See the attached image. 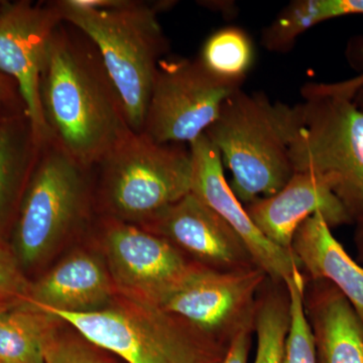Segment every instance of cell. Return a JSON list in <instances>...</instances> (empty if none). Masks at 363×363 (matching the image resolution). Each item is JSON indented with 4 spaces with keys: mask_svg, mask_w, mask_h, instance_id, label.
<instances>
[{
    "mask_svg": "<svg viewBox=\"0 0 363 363\" xmlns=\"http://www.w3.org/2000/svg\"><path fill=\"white\" fill-rule=\"evenodd\" d=\"M40 100L50 136L86 166L94 167L131 130L96 45L65 21L50 40Z\"/></svg>",
    "mask_w": 363,
    "mask_h": 363,
    "instance_id": "1",
    "label": "cell"
},
{
    "mask_svg": "<svg viewBox=\"0 0 363 363\" xmlns=\"http://www.w3.org/2000/svg\"><path fill=\"white\" fill-rule=\"evenodd\" d=\"M95 199L106 218L143 225L191 191L189 145L130 130L93 167Z\"/></svg>",
    "mask_w": 363,
    "mask_h": 363,
    "instance_id": "4",
    "label": "cell"
},
{
    "mask_svg": "<svg viewBox=\"0 0 363 363\" xmlns=\"http://www.w3.org/2000/svg\"><path fill=\"white\" fill-rule=\"evenodd\" d=\"M30 286L13 250L0 240V304L14 306L26 302Z\"/></svg>",
    "mask_w": 363,
    "mask_h": 363,
    "instance_id": "25",
    "label": "cell"
},
{
    "mask_svg": "<svg viewBox=\"0 0 363 363\" xmlns=\"http://www.w3.org/2000/svg\"><path fill=\"white\" fill-rule=\"evenodd\" d=\"M94 200L93 167L50 136L42 143L13 222V252L21 267L40 264L84 225Z\"/></svg>",
    "mask_w": 363,
    "mask_h": 363,
    "instance_id": "6",
    "label": "cell"
},
{
    "mask_svg": "<svg viewBox=\"0 0 363 363\" xmlns=\"http://www.w3.org/2000/svg\"><path fill=\"white\" fill-rule=\"evenodd\" d=\"M62 18L87 35L101 55L125 109L130 130L142 133L157 66L169 52L159 14L171 1L121 0L111 9L55 0Z\"/></svg>",
    "mask_w": 363,
    "mask_h": 363,
    "instance_id": "3",
    "label": "cell"
},
{
    "mask_svg": "<svg viewBox=\"0 0 363 363\" xmlns=\"http://www.w3.org/2000/svg\"><path fill=\"white\" fill-rule=\"evenodd\" d=\"M64 325L62 321L45 341V363H117L118 358L87 340L72 327L71 331L63 330Z\"/></svg>",
    "mask_w": 363,
    "mask_h": 363,
    "instance_id": "24",
    "label": "cell"
},
{
    "mask_svg": "<svg viewBox=\"0 0 363 363\" xmlns=\"http://www.w3.org/2000/svg\"><path fill=\"white\" fill-rule=\"evenodd\" d=\"M267 279L259 266L221 272L193 264L159 307L228 346L241 331L255 330L257 298Z\"/></svg>",
    "mask_w": 363,
    "mask_h": 363,
    "instance_id": "9",
    "label": "cell"
},
{
    "mask_svg": "<svg viewBox=\"0 0 363 363\" xmlns=\"http://www.w3.org/2000/svg\"><path fill=\"white\" fill-rule=\"evenodd\" d=\"M321 23L320 0H296L284 7L264 28L262 45L271 52H290L302 33Z\"/></svg>",
    "mask_w": 363,
    "mask_h": 363,
    "instance_id": "23",
    "label": "cell"
},
{
    "mask_svg": "<svg viewBox=\"0 0 363 363\" xmlns=\"http://www.w3.org/2000/svg\"><path fill=\"white\" fill-rule=\"evenodd\" d=\"M253 57L250 35L242 28L227 26L208 38L198 60L215 77L242 84Z\"/></svg>",
    "mask_w": 363,
    "mask_h": 363,
    "instance_id": "21",
    "label": "cell"
},
{
    "mask_svg": "<svg viewBox=\"0 0 363 363\" xmlns=\"http://www.w3.org/2000/svg\"><path fill=\"white\" fill-rule=\"evenodd\" d=\"M59 318L23 302L0 311V363H45V341Z\"/></svg>",
    "mask_w": 363,
    "mask_h": 363,
    "instance_id": "19",
    "label": "cell"
},
{
    "mask_svg": "<svg viewBox=\"0 0 363 363\" xmlns=\"http://www.w3.org/2000/svg\"><path fill=\"white\" fill-rule=\"evenodd\" d=\"M304 123L302 104L272 101L240 88L224 102L205 135L233 174L229 183L247 206L279 192L294 175L290 147Z\"/></svg>",
    "mask_w": 363,
    "mask_h": 363,
    "instance_id": "2",
    "label": "cell"
},
{
    "mask_svg": "<svg viewBox=\"0 0 363 363\" xmlns=\"http://www.w3.org/2000/svg\"><path fill=\"white\" fill-rule=\"evenodd\" d=\"M104 245L116 293L159 306L193 262L171 243L135 224L106 218Z\"/></svg>",
    "mask_w": 363,
    "mask_h": 363,
    "instance_id": "10",
    "label": "cell"
},
{
    "mask_svg": "<svg viewBox=\"0 0 363 363\" xmlns=\"http://www.w3.org/2000/svg\"><path fill=\"white\" fill-rule=\"evenodd\" d=\"M285 284L290 296V327L286 334L283 363H319L314 336L305 313L304 272L296 269Z\"/></svg>",
    "mask_w": 363,
    "mask_h": 363,
    "instance_id": "22",
    "label": "cell"
},
{
    "mask_svg": "<svg viewBox=\"0 0 363 363\" xmlns=\"http://www.w3.org/2000/svg\"><path fill=\"white\" fill-rule=\"evenodd\" d=\"M140 227L168 241L198 266L221 272L257 266L240 235L192 193Z\"/></svg>",
    "mask_w": 363,
    "mask_h": 363,
    "instance_id": "12",
    "label": "cell"
},
{
    "mask_svg": "<svg viewBox=\"0 0 363 363\" xmlns=\"http://www.w3.org/2000/svg\"><path fill=\"white\" fill-rule=\"evenodd\" d=\"M192 157L191 191L240 235L255 264L272 281L285 283L296 269H302L293 252L267 240L255 225L224 175L220 152L203 135L189 145Z\"/></svg>",
    "mask_w": 363,
    "mask_h": 363,
    "instance_id": "13",
    "label": "cell"
},
{
    "mask_svg": "<svg viewBox=\"0 0 363 363\" xmlns=\"http://www.w3.org/2000/svg\"><path fill=\"white\" fill-rule=\"evenodd\" d=\"M289 327L290 296L286 284L267 279L257 298L255 363H283Z\"/></svg>",
    "mask_w": 363,
    "mask_h": 363,
    "instance_id": "20",
    "label": "cell"
},
{
    "mask_svg": "<svg viewBox=\"0 0 363 363\" xmlns=\"http://www.w3.org/2000/svg\"><path fill=\"white\" fill-rule=\"evenodd\" d=\"M303 97L304 123L290 147L294 174L323 182L355 223L363 219V112L345 97Z\"/></svg>",
    "mask_w": 363,
    "mask_h": 363,
    "instance_id": "7",
    "label": "cell"
},
{
    "mask_svg": "<svg viewBox=\"0 0 363 363\" xmlns=\"http://www.w3.org/2000/svg\"><path fill=\"white\" fill-rule=\"evenodd\" d=\"M354 241L355 250H357V262L363 267V219L355 222Z\"/></svg>",
    "mask_w": 363,
    "mask_h": 363,
    "instance_id": "30",
    "label": "cell"
},
{
    "mask_svg": "<svg viewBox=\"0 0 363 363\" xmlns=\"http://www.w3.org/2000/svg\"><path fill=\"white\" fill-rule=\"evenodd\" d=\"M346 58L348 63L355 70L360 72L357 77L342 81V82L331 83H308L303 87L304 94L336 95L352 99L355 90L363 84V35L352 38L346 48Z\"/></svg>",
    "mask_w": 363,
    "mask_h": 363,
    "instance_id": "26",
    "label": "cell"
},
{
    "mask_svg": "<svg viewBox=\"0 0 363 363\" xmlns=\"http://www.w3.org/2000/svg\"><path fill=\"white\" fill-rule=\"evenodd\" d=\"M320 9L323 23L340 16H363V0H320Z\"/></svg>",
    "mask_w": 363,
    "mask_h": 363,
    "instance_id": "28",
    "label": "cell"
},
{
    "mask_svg": "<svg viewBox=\"0 0 363 363\" xmlns=\"http://www.w3.org/2000/svg\"><path fill=\"white\" fill-rule=\"evenodd\" d=\"M26 107L18 83L0 71V116L25 113Z\"/></svg>",
    "mask_w": 363,
    "mask_h": 363,
    "instance_id": "27",
    "label": "cell"
},
{
    "mask_svg": "<svg viewBox=\"0 0 363 363\" xmlns=\"http://www.w3.org/2000/svg\"><path fill=\"white\" fill-rule=\"evenodd\" d=\"M40 147L26 112L0 116V231L13 225Z\"/></svg>",
    "mask_w": 363,
    "mask_h": 363,
    "instance_id": "18",
    "label": "cell"
},
{
    "mask_svg": "<svg viewBox=\"0 0 363 363\" xmlns=\"http://www.w3.org/2000/svg\"><path fill=\"white\" fill-rule=\"evenodd\" d=\"M306 316L319 363H363V323L330 281L306 278Z\"/></svg>",
    "mask_w": 363,
    "mask_h": 363,
    "instance_id": "16",
    "label": "cell"
},
{
    "mask_svg": "<svg viewBox=\"0 0 363 363\" xmlns=\"http://www.w3.org/2000/svg\"><path fill=\"white\" fill-rule=\"evenodd\" d=\"M260 233L274 245L293 252L298 227L316 213L323 215L331 228L353 224L330 189L308 173H295L276 194L245 206Z\"/></svg>",
    "mask_w": 363,
    "mask_h": 363,
    "instance_id": "14",
    "label": "cell"
},
{
    "mask_svg": "<svg viewBox=\"0 0 363 363\" xmlns=\"http://www.w3.org/2000/svg\"><path fill=\"white\" fill-rule=\"evenodd\" d=\"M48 313L125 363H220L228 347L159 306L118 294L97 311Z\"/></svg>",
    "mask_w": 363,
    "mask_h": 363,
    "instance_id": "5",
    "label": "cell"
},
{
    "mask_svg": "<svg viewBox=\"0 0 363 363\" xmlns=\"http://www.w3.org/2000/svg\"><path fill=\"white\" fill-rule=\"evenodd\" d=\"M241 85L215 77L198 58L166 57L157 66L142 133L157 143L190 145Z\"/></svg>",
    "mask_w": 363,
    "mask_h": 363,
    "instance_id": "8",
    "label": "cell"
},
{
    "mask_svg": "<svg viewBox=\"0 0 363 363\" xmlns=\"http://www.w3.org/2000/svg\"><path fill=\"white\" fill-rule=\"evenodd\" d=\"M353 104L357 105V108L363 112V84L355 90L354 95L352 97Z\"/></svg>",
    "mask_w": 363,
    "mask_h": 363,
    "instance_id": "31",
    "label": "cell"
},
{
    "mask_svg": "<svg viewBox=\"0 0 363 363\" xmlns=\"http://www.w3.org/2000/svg\"><path fill=\"white\" fill-rule=\"evenodd\" d=\"M13 307V306H6L4 304H0V311H2V310H6L7 308Z\"/></svg>",
    "mask_w": 363,
    "mask_h": 363,
    "instance_id": "32",
    "label": "cell"
},
{
    "mask_svg": "<svg viewBox=\"0 0 363 363\" xmlns=\"http://www.w3.org/2000/svg\"><path fill=\"white\" fill-rule=\"evenodd\" d=\"M253 333V329H247L238 334L227 347L220 363H248Z\"/></svg>",
    "mask_w": 363,
    "mask_h": 363,
    "instance_id": "29",
    "label": "cell"
},
{
    "mask_svg": "<svg viewBox=\"0 0 363 363\" xmlns=\"http://www.w3.org/2000/svg\"><path fill=\"white\" fill-rule=\"evenodd\" d=\"M292 250L306 278L330 281L363 323V267L334 236L323 215H313L301 224Z\"/></svg>",
    "mask_w": 363,
    "mask_h": 363,
    "instance_id": "17",
    "label": "cell"
},
{
    "mask_svg": "<svg viewBox=\"0 0 363 363\" xmlns=\"http://www.w3.org/2000/svg\"><path fill=\"white\" fill-rule=\"evenodd\" d=\"M116 295L106 264L77 252L30 283L26 302L45 312L81 314L106 307Z\"/></svg>",
    "mask_w": 363,
    "mask_h": 363,
    "instance_id": "15",
    "label": "cell"
},
{
    "mask_svg": "<svg viewBox=\"0 0 363 363\" xmlns=\"http://www.w3.org/2000/svg\"><path fill=\"white\" fill-rule=\"evenodd\" d=\"M62 21L55 0L0 1V71L18 83L42 143L50 133L40 107V74L52 33Z\"/></svg>",
    "mask_w": 363,
    "mask_h": 363,
    "instance_id": "11",
    "label": "cell"
}]
</instances>
